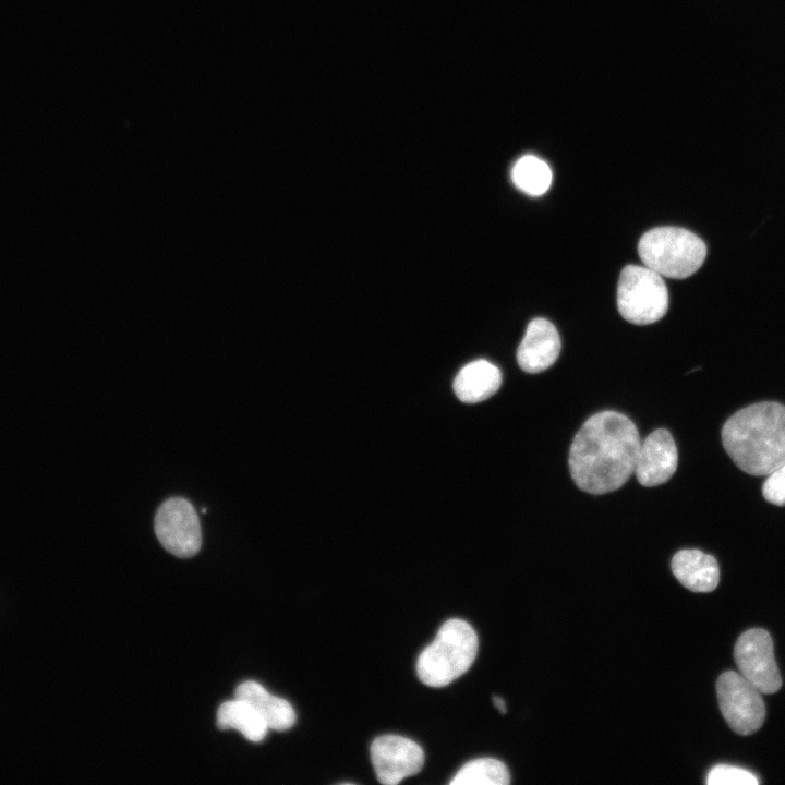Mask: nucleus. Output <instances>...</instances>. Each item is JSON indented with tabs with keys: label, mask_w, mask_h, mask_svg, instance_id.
Returning a JSON list of instances; mask_svg holds the SVG:
<instances>
[{
	"label": "nucleus",
	"mask_w": 785,
	"mask_h": 785,
	"mask_svg": "<svg viewBox=\"0 0 785 785\" xmlns=\"http://www.w3.org/2000/svg\"><path fill=\"white\" fill-rule=\"evenodd\" d=\"M500 384L499 369L486 360H476L458 372L454 381V390L462 402L476 403L493 396Z\"/></svg>",
	"instance_id": "14"
},
{
	"label": "nucleus",
	"mask_w": 785,
	"mask_h": 785,
	"mask_svg": "<svg viewBox=\"0 0 785 785\" xmlns=\"http://www.w3.org/2000/svg\"><path fill=\"white\" fill-rule=\"evenodd\" d=\"M217 726L222 730L235 729L253 742L262 741L269 729L255 709L238 698L226 701L219 706Z\"/></svg>",
	"instance_id": "15"
},
{
	"label": "nucleus",
	"mask_w": 785,
	"mask_h": 785,
	"mask_svg": "<svg viewBox=\"0 0 785 785\" xmlns=\"http://www.w3.org/2000/svg\"><path fill=\"white\" fill-rule=\"evenodd\" d=\"M617 307L626 321L636 325L661 319L668 309V291L662 276L647 266H626L618 280Z\"/></svg>",
	"instance_id": "5"
},
{
	"label": "nucleus",
	"mask_w": 785,
	"mask_h": 785,
	"mask_svg": "<svg viewBox=\"0 0 785 785\" xmlns=\"http://www.w3.org/2000/svg\"><path fill=\"white\" fill-rule=\"evenodd\" d=\"M638 252L644 266L661 276L684 279L702 266L706 245L693 232L667 226L645 232L639 241Z\"/></svg>",
	"instance_id": "4"
},
{
	"label": "nucleus",
	"mask_w": 785,
	"mask_h": 785,
	"mask_svg": "<svg viewBox=\"0 0 785 785\" xmlns=\"http://www.w3.org/2000/svg\"><path fill=\"white\" fill-rule=\"evenodd\" d=\"M155 533L162 547L181 558L194 556L202 545L198 516L183 497H171L158 508L154 520Z\"/></svg>",
	"instance_id": "7"
},
{
	"label": "nucleus",
	"mask_w": 785,
	"mask_h": 785,
	"mask_svg": "<svg viewBox=\"0 0 785 785\" xmlns=\"http://www.w3.org/2000/svg\"><path fill=\"white\" fill-rule=\"evenodd\" d=\"M706 783L709 785H756L759 781L752 773L741 768L718 764L708 773Z\"/></svg>",
	"instance_id": "18"
},
{
	"label": "nucleus",
	"mask_w": 785,
	"mask_h": 785,
	"mask_svg": "<svg viewBox=\"0 0 785 785\" xmlns=\"http://www.w3.org/2000/svg\"><path fill=\"white\" fill-rule=\"evenodd\" d=\"M762 494L771 504L785 505V463L768 474L762 486Z\"/></svg>",
	"instance_id": "19"
},
{
	"label": "nucleus",
	"mask_w": 785,
	"mask_h": 785,
	"mask_svg": "<svg viewBox=\"0 0 785 785\" xmlns=\"http://www.w3.org/2000/svg\"><path fill=\"white\" fill-rule=\"evenodd\" d=\"M371 760L376 777L384 785H396L421 771L424 752L412 739L383 735L371 745Z\"/></svg>",
	"instance_id": "9"
},
{
	"label": "nucleus",
	"mask_w": 785,
	"mask_h": 785,
	"mask_svg": "<svg viewBox=\"0 0 785 785\" xmlns=\"http://www.w3.org/2000/svg\"><path fill=\"white\" fill-rule=\"evenodd\" d=\"M511 179L520 191L531 196H540L551 186L552 171L542 159L526 155L512 167Z\"/></svg>",
	"instance_id": "16"
},
{
	"label": "nucleus",
	"mask_w": 785,
	"mask_h": 785,
	"mask_svg": "<svg viewBox=\"0 0 785 785\" xmlns=\"http://www.w3.org/2000/svg\"><path fill=\"white\" fill-rule=\"evenodd\" d=\"M510 782L507 766L493 758H479L466 763L450 785H506Z\"/></svg>",
	"instance_id": "17"
},
{
	"label": "nucleus",
	"mask_w": 785,
	"mask_h": 785,
	"mask_svg": "<svg viewBox=\"0 0 785 785\" xmlns=\"http://www.w3.org/2000/svg\"><path fill=\"white\" fill-rule=\"evenodd\" d=\"M493 703L497 710H499L502 713L507 712L506 703L503 698L498 696L493 697Z\"/></svg>",
	"instance_id": "20"
},
{
	"label": "nucleus",
	"mask_w": 785,
	"mask_h": 785,
	"mask_svg": "<svg viewBox=\"0 0 785 785\" xmlns=\"http://www.w3.org/2000/svg\"><path fill=\"white\" fill-rule=\"evenodd\" d=\"M635 423L606 410L590 416L569 450V470L576 485L590 494H606L623 486L635 472L640 447Z\"/></svg>",
	"instance_id": "1"
},
{
	"label": "nucleus",
	"mask_w": 785,
	"mask_h": 785,
	"mask_svg": "<svg viewBox=\"0 0 785 785\" xmlns=\"http://www.w3.org/2000/svg\"><path fill=\"white\" fill-rule=\"evenodd\" d=\"M734 659L739 673L761 693H774L782 686V677L774 659L770 633L761 628L745 631L737 639Z\"/></svg>",
	"instance_id": "8"
},
{
	"label": "nucleus",
	"mask_w": 785,
	"mask_h": 785,
	"mask_svg": "<svg viewBox=\"0 0 785 785\" xmlns=\"http://www.w3.org/2000/svg\"><path fill=\"white\" fill-rule=\"evenodd\" d=\"M716 695L723 717L739 735L756 733L765 718L761 692L740 673L727 671L716 681Z\"/></svg>",
	"instance_id": "6"
},
{
	"label": "nucleus",
	"mask_w": 785,
	"mask_h": 785,
	"mask_svg": "<svg viewBox=\"0 0 785 785\" xmlns=\"http://www.w3.org/2000/svg\"><path fill=\"white\" fill-rule=\"evenodd\" d=\"M478 648L476 632L469 623L459 618L446 620L419 655L420 680L430 687L447 686L471 667Z\"/></svg>",
	"instance_id": "3"
},
{
	"label": "nucleus",
	"mask_w": 785,
	"mask_h": 785,
	"mask_svg": "<svg viewBox=\"0 0 785 785\" xmlns=\"http://www.w3.org/2000/svg\"><path fill=\"white\" fill-rule=\"evenodd\" d=\"M722 442L744 472L768 475L785 463V406L763 401L738 410L725 422Z\"/></svg>",
	"instance_id": "2"
},
{
	"label": "nucleus",
	"mask_w": 785,
	"mask_h": 785,
	"mask_svg": "<svg viewBox=\"0 0 785 785\" xmlns=\"http://www.w3.org/2000/svg\"><path fill=\"white\" fill-rule=\"evenodd\" d=\"M560 352L556 327L545 318L532 319L517 350L519 366L527 373H540L552 366Z\"/></svg>",
	"instance_id": "11"
},
{
	"label": "nucleus",
	"mask_w": 785,
	"mask_h": 785,
	"mask_svg": "<svg viewBox=\"0 0 785 785\" xmlns=\"http://www.w3.org/2000/svg\"><path fill=\"white\" fill-rule=\"evenodd\" d=\"M671 568L676 579L693 592H711L720 580L716 559L699 550H681L672 558Z\"/></svg>",
	"instance_id": "12"
},
{
	"label": "nucleus",
	"mask_w": 785,
	"mask_h": 785,
	"mask_svg": "<svg viewBox=\"0 0 785 785\" xmlns=\"http://www.w3.org/2000/svg\"><path fill=\"white\" fill-rule=\"evenodd\" d=\"M234 698L250 703L263 717L268 728L287 730L295 723V712L285 699L269 693L261 684L247 680L240 684Z\"/></svg>",
	"instance_id": "13"
},
{
	"label": "nucleus",
	"mask_w": 785,
	"mask_h": 785,
	"mask_svg": "<svg viewBox=\"0 0 785 785\" xmlns=\"http://www.w3.org/2000/svg\"><path fill=\"white\" fill-rule=\"evenodd\" d=\"M677 462L678 452L672 434L657 428L640 443L633 473L641 485L656 486L672 478Z\"/></svg>",
	"instance_id": "10"
}]
</instances>
